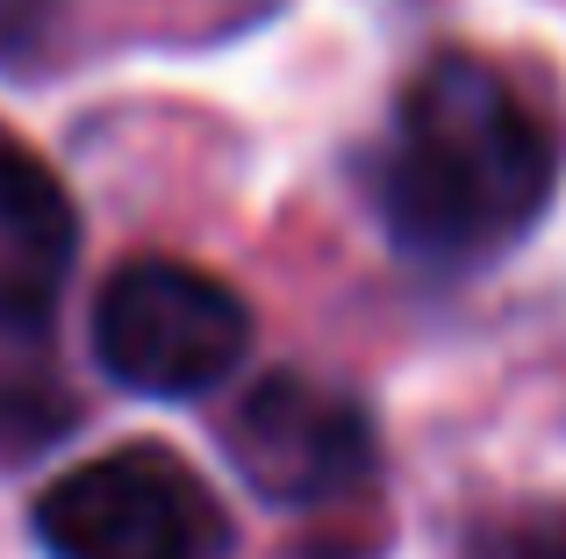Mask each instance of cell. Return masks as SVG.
<instances>
[{"label":"cell","mask_w":566,"mask_h":559,"mask_svg":"<svg viewBox=\"0 0 566 559\" xmlns=\"http://www.w3.org/2000/svg\"><path fill=\"white\" fill-rule=\"evenodd\" d=\"M553 187L559 137L510 72L444 51L409 80L380 158V215L409 259L481 266L553 209Z\"/></svg>","instance_id":"6da1fadb"},{"label":"cell","mask_w":566,"mask_h":559,"mask_svg":"<svg viewBox=\"0 0 566 559\" xmlns=\"http://www.w3.org/2000/svg\"><path fill=\"white\" fill-rule=\"evenodd\" d=\"M51 559H230V517L180 452L123 445L57 474L36 495Z\"/></svg>","instance_id":"7a4b0ae2"},{"label":"cell","mask_w":566,"mask_h":559,"mask_svg":"<svg viewBox=\"0 0 566 559\" xmlns=\"http://www.w3.org/2000/svg\"><path fill=\"white\" fill-rule=\"evenodd\" d=\"M251 308L230 280L187 259H129L94 302V359L129 394L187 402L244 366Z\"/></svg>","instance_id":"3957f363"},{"label":"cell","mask_w":566,"mask_h":559,"mask_svg":"<svg viewBox=\"0 0 566 559\" xmlns=\"http://www.w3.org/2000/svg\"><path fill=\"white\" fill-rule=\"evenodd\" d=\"M237 481L280 509H331L359 495L380 466L374 416L352 388L323 373H265L222 431Z\"/></svg>","instance_id":"277c9868"},{"label":"cell","mask_w":566,"mask_h":559,"mask_svg":"<svg viewBox=\"0 0 566 559\" xmlns=\"http://www.w3.org/2000/svg\"><path fill=\"white\" fill-rule=\"evenodd\" d=\"M80 259L65 187L22 151H0V337H36Z\"/></svg>","instance_id":"5b68a950"},{"label":"cell","mask_w":566,"mask_h":559,"mask_svg":"<svg viewBox=\"0 0 566 559\" xmlns=\"http://www.w3.org/2000/svg\"><path fill=\"white\" fill-rule=\"evenodd\" d=\"M72 416H80V402H72V388L57 380V366H43L36 351L0 359V466L57 445V437L72 431Z\"/></svg>","instance_id":"8992f818"},{"label":"cell","mask_w":566,"mask_h":559,"mask_svg":"<svg viewBox=\"0 0 566 559\" xmlns=\"http://www.w3.org/2000/svg\"><path fill=\"white\" fill-rule=\"evenodd\" d=\"M495 559H566V509H531L495 538Z\"/></svg>","instance_id":"52a82bcc"}]
</instances>
